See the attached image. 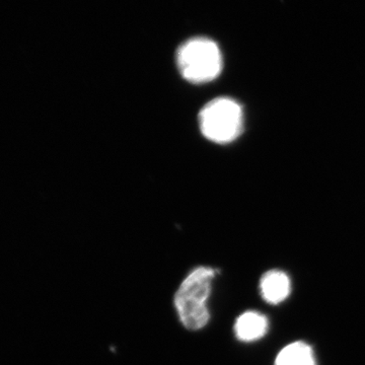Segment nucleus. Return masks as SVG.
Masks as SVG:
<instances>
[{
  "instance_id": "obj_3",
  "label": "nucleus",
  "mask_w": 365,
  "mask_h": 365,
  "mask_svg": "<svg viewBox=\"0 0 365 365\" xmlns=\"http://www.w3.org/2000/svg\"><path fill=\"white\" fill-rule=\"evenodd\" d=\"M244 114L241 105L230 98L209 102L199 114V125L206 138L215 143H230L241 135Z\"/></svg>"
},
{
  "instance_id": "obj_1",
  "label": "nucleus",
  "mask_w": 365,
  "mask_h": 365,
  "mask_svg": "<svg viewBox=\"0 0 365 365\" xmlns=\"http://www.w3.org/2000/svg\"><path fill=\"white\" fill-rule=\"evenodd\" d=\"M216 271L199 267L187 276L175 295V307L182 325L192 331L200 330L207 325V300L211 294V282Z\"/></svg>"
},
{
  "instance_id": "obj_5",
  "label": "nucleus",
  "mask_w": 365,
  "mask_h": 365,
  "mask_svg": "<svg viewBox=\"0 0 365 365\" xmlns=\"http://www.w3.org/2000/svg\"><path fill=\"white\" fill-rule=\"evenodd\" d=\"M269 328L268 319L258 312H246L237 318L235 324V332L237 339L252 342L261 339Z\"/></svg>"
},
{
  "instance_id": "obj_4",
  "label": "nucleus",
  "mask_w": 365,
  "mask_h": 365,
  "mask_svg": "<svg viewBox=\"0 0 365 365\" xmlns=\"http://www.w3.org/2000/svg\"><path fill=\"white\" fill-rule=\"evenodd\" d=\"M262 297L270 304H279L289 297L292 283L289 277L279 270L264 274L260 282Z\"/></svg>"
},
{
  "instance_id": "obj_2",
  "label": "nucleus",
  "mask_w": 365,
  "mask_h": 365,
  "mask_svg": "<svg viewBox=\"0 0 365 365\" xmlns=\"http://www.w3.org/2000/svg\"><path fill=\"white\" fill-rule=\"evenodd\" d=\"M177 64L182 78L190 83H209L222 72V55L212 40L194 38L178 50Z\"/></svg>"
},
{
  "instance_id": "obj_6",
  "label": "nucleus",
  "mask_w": 365,
  "mask_h": 365,
  "mask_svg": "<svg viewBox=\"0 0 365 365\" xmlns=\"http://www.w3.org/2000/svg\"><path fill=\"white\" fill-rule=\"evenodd\" d=\"M275 365H317L311 346L294 342L285 346L277 355Z\"/></svg>"
}]
</instances>
